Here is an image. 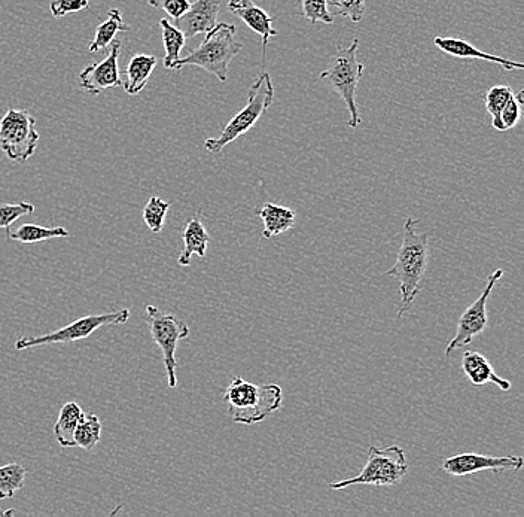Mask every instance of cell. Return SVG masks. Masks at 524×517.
<instances>
[{
  "label": "cell",
  "instance_id": "cell-1",
  "mask_svg": "<svg viewBox=\"0 0 524 517\" xmlns=\"http://www.w3.org/2000/svg\"><path fill=\"white\" fill-rule=\"evenodd\" d=\"M419 220L407 218L404 224V240L396 255L395 264L386 272L399 282L401 307L396 318L401 319L422 291L423 278L429 263V234L417 231Z\"/></svg>",
  "mask_w": 524,
  "mask_h": 517
},
{
  "label": "cell",
  "instance_id": "cell-2",
  "mask_svg": "<svg viewBox=\"0 0 524 517\" xmlns=\"http://www.w3.org/2000/svg\"><path fill=\"white\" fill-rule=\"evenodd\" d=\"M225 403L230 407L231 419L236 424L255 425L264 422L280 410L283 391L279 385H255L243 377H234L224 392Z\"/></svg>",
  "mask_w": 524,
  "mask_h": 517
},
{
  "label": "cell",
  "instance_id": "cell-3",
  "mask_svg": "<svg viewBox=\"0 0 524 517\" xmlns=\"http://www.w3.org/2000/svg\"><path fill=\"white\" fill-rule=\"evenodd\" d=\"M236 26L228 23H216L200 47L191 51L184 59H179L173 71H181L185 66H198L209 74L215 75L221 82H227L228 66L231 60L243 50V45L236 39Z\"/></svg>",
  "mask_w": 524,
  "mask_h": 517
},
{
  "label": "cell",
  "instance_id": "cell-4",
  "mask_svg": "<svg viewBox=\"0 0 524 517\" xmlns=\"http://www.w3.org/2000/svg\"><path fill=\"white\" fill-rule=\"evenodd\" d=\"M359 41L353 39L349 47H337V53L332 56L327 71L322 72V81L327 82L332 91L338 94L346 103L350 112L349 126L356 129L362 123L359 117L356 90L364 75V65L358 62Z\"/></svg>",
  "mask_w": 524,
  "mask_h": 517
},
{
  "label": "cell",
  "instance_id": "cell-5",
  "mask_svg": "<svg viewBox=\"0 0 524 517\" xmlns=\"http://www.w3.org/2000/svg\"><path fill=\"white\" fill-rule=\"evenodd\" d=\"M274 102V87L270 74L264 72L255 84L249 88L248 103L242 111L237 112L236 117L224 127L221 136L216 139H207L204 148L212 154H218L231 142L248 133L258 120L271 108Z\"/></svg>",
  "mask_w": 524,
  "mask_h": 517
},
{
  "label": "cell",
  "instance_id": "cell-6",
  "mask_svg": "<svg viewBox=\"0 0 524 517\" xmlns=\"http://www.w3.org/2000/svg\"><path fill=\"white\" fill-rule=\"evenodd\" d=\"M407 473V456L401 446L393 444L386 449L371 446L368 450L367 464L362 468L361 473L352 479L329 483V488L341 491L355 485L395 486L407 476Z\"/></svg>",
  "mask_w": 524,
  "mask_h": 517
},
{
  "label": "cell",
  "instance_id": "cell-7",
  "mask_svg": "<svg viewBox=\"0 0 524 517\" xmlns=\"http://www.w3.org/2000/svg\"><path fill=\"white\" fill-rule=\"evenodd\" d=\"M145 319L148 322L149 331L155 345L160 348L163 354L164 369L167 373V383L169 388L178 386V376H176V349L181 340L190 336V327L184 321L172 313H163L157 306L148 304L145 309Z\"/></svg>",
  "mask_w": 524,
  "mask_h": 517
},
{
  "label": "cell",
  "instance_id": "cell-8",
  "mask_svg": "<svg viewBox=\"0 0 524 517\" xmlns=\"http://www.w3.org/2000/svg\"><path fill=\"white\" fill-rule=\"evenodd\" d=\"M39 139L36 120L26 109H9L0 120V149L8 160L26 163L35 155Z\"/></svg>",
  "mask_w": 524,
  "mask_h": 517
},
{
  "label": "cell",
  "instance_id": "cell-9",
  "mask_svg": "<svg viewBox=\"0 0 524 517\" xmlns=\"http://www.w3.org/2000/svg\"><path fill=\"white\" fill-rule=\"evenodd\" d=\"M130 319V310L121 309L117 312L103 313V315H87L76 319L72 324L39 337H20L15 342L17 351L38 348V346L57 345V343H70L76 340L87 339L94 331L109 325H123Z\"/></svg>",
  "mask_w": 524,
  "mask_h": 517
},
{
  "label": "cell",
  "instance_id": "cell-10",
  "mask_svg": "<svg viewBox=\"0 0 524 517\" xmlns=\"http://www.w3.org/2000/svg\"><path fill=\"white\" fill-rule=\"evenodd\" d=\"M502 276H504V270H495V272L487 278V284L481 296L462 313L458 322V331H456L455 337L450 340L446 351H444L446 358H449L450 355L458 351V349L465 348L475 337L480 336V334L486 330L487 324H489V319H487V303H489V297L490 294H492L493 288L501 281Z\"/></svg>",
  "mask_w": 524,
  "mask_h": 517
},
{
  "label": "cell",
  "instance_id": "cell-11",
  "mask_svg": "<svg viewBox=\"0 0 524 517\" xmlns=\"http://www.w3.org/2000/svg\"><path fill=\"white\" fill-rule=\"evenodd\" d=\"M523 465L524 459L522 456H489L481 455V453H460V455L444 459L441 468L449 476L463 477L486 470L493 471L495 474L508 470L520 471Z\"/></svg>",
  "mask_w": 524,
  "mask_h": 517
},
{
  "label": "cell",
  "instance_id": "cell-12",
  "mask_svg": "<svg viewBox=\"0 0 524 517\" xmlns=\"http://www.w3.org/2000/svg\"><path fill=\"white\" fill-rule=\"evenodd\" d=\"M123 41L115 39L111 44V51L108 57L102 62L91 63L78 76V84L81 90L87 91L91 96H99L108 88L121 87L120 65L118 60L121 56Z\"/></svg>",
  "mask_w": 524,
  "mask_h": 517
},
{
  "label": "cell",
  "instance_id": "cell-13",
  "mask_svg": "<svg viewBox=\"0 0 524 517\" xmlns=\"http://www.w3.org/2000/svg\"><path fill=\"white\" fill-rule=\"evenodd\" d=\"M219 8H221L219 0H196L191 3L190 9L182 17L176 18L175 26L187 39L206 35L216 26Z\"/></svg>",
  "mask_w": 524,
  "mask_h": 517
},
{
  "label": "cell",
  "instance_id": "cell-14",
  "mask_svg": "<svg viewBox=\"0 0 524 517\" xmlns=\"http://www.w3.org/2000/svg\"><path fill=\"white\" fill-rule=\"evenodd\" d=\"M228 9L231 14L239 17L252 32L258 33L262 38V56H265L268 42L277 36V30L273 29L274 18L267 11L258 6L254 0H230Z\"/></svg>",
  "mask_w": 524,
  "mask_h": 517
},
{
  "label": "cell",
  "instance_id": "cell-15",
  "mask_svg": "<svg viewBox=\"0 0 524 517\" xmlns=\"http://www.w3.org/2000/svg\"><path fill=\"white\" fill-rule=\"evenodd\" d=\"M434 44L438 50L449 54V56L458 57V59L484 60V62L496 63V65H501L505 71L524 68V63L511 62V60L502 59V57L493 56V54L477 50L474 45L469 44L465 39L437 36V38L434 39Z\"/></svg>",
  "mask_w": 524,
  "mask_h": 517
},
{
  "label": "cell",
  "instance_id": "cell-16",
  "mask_svg": "<svg viewBox=\"0 0 524 517\" xmlns=\"http://www.w3.org/2000/svg\"><path fill=\"white\" fill-rule=\"evenodd\" d=\"M462 370L472 385L484 386L486 383H495L502 391H510L511 383L496 374L490 361L478 352H465L462 358Z\"/></svg>",
  "mask_w": 524,
  "mask_h": 517
},
{
  "label": "cell",
  "instance_id": "cell-17",
  "mask_svg": "<svg viewBox=\"0 0 524 517\" xmlns=\"http://www.w3.org/2000/svg\"><path fill=\"white\" fill-rule=\"evenodd\" d=\"M209 243L210 236L206 228H204L203 222L198 217L191 218L185 225L184 249H182L178 258L179 266H190L193 255H198L200 258L206 257Z\"/></svg>",
  "mask_w": 524,
  "mask_h": 517
},
{
  "label": "cell",
  "instance_id": "cell-18",
  "mask_svg": "<svg viewBox=\"0 0 524 517\" xmlns=\"http://www.w3.org/2000/svg\"><path fill=\"white\" fill-rule=\"evenodd\" d=\"M257 215L261 218L262 236L265 239L279 236L285 231L291 230L295 224V212L285 206L273 205V203H264L260 209H257Z\"/></svg>",
  "mask_w": 524,
  "mask_h": 517
},
{
  "label": "cell",
  "instance_id": "cell-19",
  "mask_svg": "<svg viewBox=\"0 0 524 517\" xmlns=\"http://www.w3.org/2000/svg\"><path fill=\"white\" fill-rule=\"evenodd\" d=\"M157 66V57L149 54H136L131 57L129 65L126 68L127 79L124 82V90L130 96L142 93L143 88L151 79L152 72Z\"/></svg>",
  "mask_w": 524,
  "mask_h": 517
},
{
  "label": "cell",
  "instance_id": "cell-20",
  "mask_svg": "<svg viewBox=\"0 0 524 517\" xmlns=\"http://www.w3.org/2000/svg\"><path fill=\"white\" fill-rule=\"evenodd\" d=\"M129 29V24H126V21L123 20L120 9H109L108 18L97 26L96 35H94L88 50H90V53H99L100 50L111 47L112 42L117 39L118 33L127 32Z\"/></svg>",
  "mask_w": 524,
  "mask_h": 517
},
{
  "label": "cell",
  "instance_id": "cell-21",
  "mask_svg": "<svg viewBox=\"0 0 524 517\" xmlns=\"http://www.w3.org/2000/svg\"><path fill=\"white\" fill-rule=\"evenodd\" d=\"M84 410L81 409L78 403H66L60 410L59 419L54 425V437L57 443L62 447H76L73 434H75L76 427L79 421L84 418Z\"/></svg>",
  "mask_w": 524,
  "mask_h": 517
},
{
  "label": "cell",
  "instance_id": "cell-22",
  "mask_svg": "<svg viewBox=\"0 0 524 517\" xmlns=\"http://www.w3.org/2000/svg\"><path fill=\"white\" fill-rule=\"evenodd\" d=\"M8 237L15 242L27 243V245H33V243L44 242V240L51 239H66L69 237V231L65 227H41L36 224H24L15 231H8Z\"/></svg>",
  "mask_w": 524,
  "mask_h": 517
},
{
  "label": "cell",
  "instance_id": "cell-23",
  "mask_svg": "<svg viewBox=\"0 0 524 517\" xmlns=\"http://www.w3.org/2000/svg\"><path fill=\"white\" fill-rule=\"evenodd\" d=\"M161 32H163V44L164 50H166V56H164V68L173 69L175 63L181 59V51L184 50L185 44H187V38L184 33L176 26H172L169 20L163 18L160 20Z\"/></svg>",
  "mask_w": 524,
  "mask_h": 517
},
{
  "label": "cell",
  "instance_id": "cell-24",
  "mask_svg": "<svg viewBox=\"0 0 524 517\" xmlns=\"http://www.w3.org/2000/svg\"><path fill=\"white\" fill-rule=\"evenodd\" d=\"M103 425L97 415H84L76 427L73 440L76 447H82L85 450H93L102 439Z\"/></svg>",
  "mask_w": 524,
  "mask_h": 517
},
{
  "label": "cell",
  "instance_id": "cell-25",
  "mask_svg": "<svg viewBox=\"0 0 524 517\" xmlns=\"http://www.w3.org/2000/svg\"><path fill=\"white\" fill-rule=\"evenodd\" d=\"M26 476V468L17 462L0 467V500L12 498L15 492L23 489Z\"/></svg>",
  "mask_w": 524,
  "mask_h": 517
},
{
  "label": "cell",
  "instance_id": "cell-26",
  "mask_svg": "<svg viewBox=\"0 0 524 517\" xmlns=\"http://www.w3.org/2000/svg\"><path fill=\"white\" fill-rule=\"evenodd\" d=\"M513 96V90L507 85H496V87L489 88L487 93L484 94V105H486L487 112L492 117V126L496 130H499V114Z\"/></svg>",
  "mask_w": 524,
  "mask_h": 517
},
{
  "label": "cell",
  "instance_id": "cell-27",
  "mask_svg": "<svg viewBox=\"0 0 524 517\" xmlns=\"http://www.w3.org/2000/svg\"><path fill=\"white\" fill-rule=\"evenodd\" d=\"M170 203L164 202L158 196H152L143 208V221L152 233L158 234L163 231L164 221L169 212Z\"/></svg>",
  "mask_w": 524,
  "mask_h": 517
},
{
  "label": "cell",
  "instance_id": "cell-28",
  "mask_svg": "<svg viewBox=\"0 0 524 517\" xmlns=\"http://www.w3.org/2000/svg\"><path fill=\"white\" fill-rule=\"evenodd\" d=\"M524 103V91L514 94L507 105L499 114V132H507V130L514 129L519 123L520 115H522V105Z\"/></svg>",
  "mask_w": 524,
  "mask_h": 517
},
{
  "label": "cell",
  "instance_id": "cell-29",
  "mask_svg": "<svg viewBox=\"0 0 524 517\" xmlns=\"http://www.w3.org/2000/svg\"><path fill=\"white\" fill-rule=\"evenodd\" d=\"M33 212H35V206L32 203H0V228L11 231V225L15 221Z\"/></svg>",
  "mask_w": 524,
  "mask_h": 517
},
{
  "label": "cell",
  "instance_id": "cell-30",
  "mask_svg": "<svg viewBox=\"0 0 524 517\" xmlns=\"http://www.w3.org/2000/svg\"><path fill=\"white\" fill-rule=\"evenodd\" d=\"M331 0H301V6H303V15L307 21L312 24L334 23V17L329 12L328 5Z\"/></svg>",
  "mask_w": 524,
  "mask_h": 517
},
{
  "label": "cell",
  "instance_id": "cell-31",
  "mask_svg": "<svg viewBox=\"0 0 524 517\" xmlns=\"http://www.w3.org/2000/svg\"><path fill=\"white\" fill-rule=\"evenodd\" d=\"M337 8V14L343 18H349L353 23H359L364 18L367 0H331Z\"/></svg>",
  "mask_w": 524,
  "mask_h": 517
},
{
  "label": "cell",
  "instance_id": "cell-32",
  "mask_svg": "<svg viewBox=\"0 0 524 517\" xmlns=\"http://www.w3.org/2000/svg\"><path fill=\"white\" fill-rule=\"evenodd\" d=\"M90 5V0H53L50 5L51 14L56 18L84 11Z\"/></svg>",
  "mask_w": 524,
  "mask_h": 517
},
{
  "label": "cell",
  "instance_id": "cell-33",
  "mask_svg": "<svg viewBox=\"0 0 524 517\" xmlns=\"http://www.w3.org/2000/svg\"><path fill=\"white\" fill-rule=\"evenodd\" d=\"M149 5L155 9H161L169 17L179 18L190 9V0H148Z\"/></svg>",
  "mask_w": 524,
  "mask_h": 517
}]
</instances>
